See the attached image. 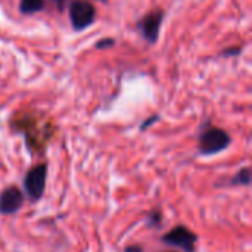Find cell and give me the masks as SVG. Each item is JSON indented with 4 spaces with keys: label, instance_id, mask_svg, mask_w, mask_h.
Instances as JSON below:
<instances>
[{
    "label": "cell",
    "instance_id": "1",
    "mask_svg": "<svg viewBox=\"0 0 252 252\" xmlns=\"http://www.w3.org/2000/svg\"><path fill=\"white\" fill-rule=\"evenodd\" d=\"M230 134L220 127H207L199 136L198 151L202 157H213L230 146Z\"/></svg>",
    "mask_w": 252,
    "mask_h": 252
},
{
    "label": "cell",
    "instance_id": "2",
    "mask_svg": "<svg viewBox=\"0 0 252 252\" xmlns=\"http://www.w3.org/2000/svg\"><path fill=\"white\" fill-rule=\"evenodd\" d=\"M47 182V164H37L30 168L24 176V195L31 202H38L46 190Z\"/></svg>",
    "mask_w": 252,
    "mask_h": 252
},
{
    "label": "cell",
    "instance_id": "3",
    "mask_svg": "<svg viewBox=\"0 0 252 252\" xmlns=\"http://www.w3.org/2000/svg\"><path fill=\"white\" fill-rule=\"evenodd\" d=\"M71 25L75 31H83L93 25L96 19V7L89 0H72L68 9Z\"/></svg>",
    "mask_w": 252,
    "mask_h": 252
},
{
    "label": "cell",
    "instance_id": "4",
    "mask_svg": "<svg viewBox=\"0 0 252 252\" xmlns=\"http://www.w3.org/2000/svg\"><path fill=\"white\" fill-rule=\"evenodd\" d=\"M161 241L165 245L180 248L182 251L195 252L196 251L198 236H196V233H193L186 226H176L170 232H167L165 235H162Z\"/></svg>",
    "mask_w": 252,
    "mask_h": 252
},
{
    "label": "cell",
    "instance_id": "5",
    "mask_svg": "<svg viewBox=\"0 0 252 252\" xmlns=\"http://www.w3.org/2000/svg\"><path fill=\"white\" fill-rule=\"evenodd\" d=\"M162 21H164V10L155 9V10L149 12L148 15H145L137 22V28L148 43L155 44L158 41L161 27H162Z\"/></svg>",
    "mask_w": 252,
    "mask_h": 252
},
{
    "label": "cell",
    "instance_id": "6",
    "mask_svg": "<svg viewBox=\"0 0 252 252\" xmlns=\"http://www.w3.org/2000/svg\"><path fill=\"white\" fill-rule=\"evenodd\" d=\"M25 202L24 192L16 186H7L0 192V214L12 216L16 214Z\"/></svg>",
    "mask_w": 252,
    "mask_h": 252
},
{
    "label": "cell",
    "instance_id": "7",
    "mask_svg": "<svg viewBox=\"0 0 252 252\" xmlns=\"http://www.w3.org/2000/svg\"><path fill=\"white\" fill-rule=\"evenodd\" d=\"M44 7V0H21L19 12L22 15H34Z\"/></svg>",
    "mask_w": 252,
    "mask_h": 252
},
{
    "label": "cell",
    "instance_id": "8",
    "mask_svg": "<svg viewBox=\"0 0 252 252\" xmlns=\"http://www.w3.org/2000/svg\"><path fill=\"white\" fill-rule=\"evenodd\" d=\"M250 183H251V170L250 167H244L232 177L229 186H250Z\"/></svg>",
    "mask_w": 252,
    "mask_h": 252
},
{
    "label": "cell",
    "instance_id": "9",
    "mask_svg": "<svg viewBox=\"0 0 252 252\" xmlns=\"http://www.w3.org/2000/svg\"><path fill=\"white\" fill-rule=\"evenodd\" d=\"M148 226L149 227H161V224H162V213H161V210L159 208H155V210H152L149 214H148Z\"/></svg>",
    "mask_w": 252,
    "mask_h": 252
},
{
    "label": "cell",
    "instance_id": "10",
    "mask_svg": "<svg viewBox=\"0 0 252 252\" xmlns=\"http://www.w3.org/2000/svg\"><path fill=\"white\" fill-rule=\"evenodd\" d=\"M114 44H115V40H112L109 37H105V38H102V40H99L96 43V49H109Z\"/></svg>",
    "mask_w": 252,
    "mask_h": 252
},
{
    "label": "cell",
    "instance_id": "11",
    "mask_svg": "<svg viewBox=\"0 0 252 252\" xmlns=\"http://www.w3.org/2000/svg\"><path fill=\"white\" fill-rule=\"evenodd\" d=\"M242 52V46H233V47H227L221 52V56H238Z\"/></svg>",
    "mask_w": 252,
    "mask_h": 252
},
{
    "label": "cell",
    "instance_id": "12",
    "mask_svg": "<svg viewBox=\"0 0 252 252\" xmlns=\"http://www.w3.org/2000/svg\"><path fill=\"white\" fill-rule=\"evenodd\" d=\"M158 120H159V117H158V115H154V117H151L149 120H146V121H143V123H142V126H140V130L143 131L145 128H148L149 126H152V124H154V123H157Z\"/></svg>",
    "mask_w": 252,
    "mask_h": 252
},
{
    "label": "cell",
    "instance_id": "13",
    "mask_svg": "<svg viewBox=\"0 0 252 252\" xmlns=\"http://www.w3.org/2000/svg\"><path fill=\"white\" fill-rule=\"evenodd\" d=\"M124 252H143V248L140 247V245H130V247H127Z\"/></svg>",
    "mask_w": 252,
    "mask_h": 252
},
{
    "label": "cell",
    "instance_id": "14",
    "mask_svg": "<svg viewBox=\"0 0 252 252\" xmlns=\"http://www.w3.org/2000/svg\"><path fill=\"white\" fill-rule=\"evenodd\" d=\"M56 1H65V0H56Z\"/></svg>",
    "mask_w": 252,
    "mask_h": 252
},
{
    "label": "cell",
    "instance_id": "15",
    "mask_svg": "<svg viewBox=\"0 0 252 252\" xmlns=\"http://www.w3.org/2000/svg\"><path fill=\"white\" fill-rule=\"evenodd\" d=\"M168 252H174V251H168Z\"/></svg>",
    "mask_w": 252,
    "mask_h": 252
}]
</instances>
